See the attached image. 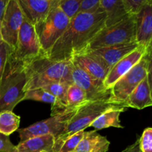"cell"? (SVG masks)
<instances>
[{
	"label": "cell",
	"mask_w": 152,
	"mask_h": 152,
	"mask_svg": "<svg viewBox=\"0 0 152 152\" xmlns=\"http://www.w3.org/2000/svg\"><path fill=\"white\" fill-rule=\"evenodd\" d=\"M20 117L13 111H3L0 112V134L10 136L19 129Z\"/></svg>",
	"instance_id": "obj_22"
},
{
	"label": "cell",
	"mask_w": 152,
	"mask_h": 152,
	"mask_svg": "<svg viewBox=\"0 0 152 152\" xmlns=\"http://www.w3.org/2000/svg\"><path fill=\"white\" fill-rule=\"evenodd\" d=\"M148 0H125L126 8L129 14L135 15Z\"/></svg>",
	"instance_id": "obj_29"
},
{
	"label": "cell",
	"mask_w": 152,
	"mask_h": 152,
	"mask_svg": "<svg viewBox=\"0 0 152 152\" xmlns=\"http://www.w3.org/2000/svg\"><path fill=\"white\" fill-rule=\"evenodd\" d=\"M13 51V49L4 42L0 44V86L10 67Z\"/></svg>",
	"instance_id": "obj_25"
},
{
	"label": "cell",
	"mask_w": 152,
	"mask_h": 152,
	"mask_svg": "<svg viewBox=\"0 0 152 152\" xmlns=\"http://www.w3.org/2000/svg\"><path fill=\"white\" fill-rule=\"evenodd\" d=\"M71 77L73 83L84 91L89 102L114 100L111 89L105 88L103 82L89 75L74 63H73Z\"/></svg>",
	"instance_id": "obj_10"
},
{
	"label": "cell",
	"mask_w": 152,
	"mask_h": 152,
	"mask_svg": "<svg viewBox=\"0 0 152 152\" xmlns=\"http://www.w3.org/2000/svg\"><path fill=\"white\" fill-rule=\"evenodd\" d=\"M3 42V39H2V37H1V29H0V44Z\"/></svg>",
	"instance_id": "obj_34"
},
{
	"label": "cell",
	"mask_w": 152,
	"mask_h": 152,
	"mask_svg": "<svg viewBox=\"0 0 152 152\" xmlns=\"http://www.w3.org/2000/svg\"><path fill=\"white\" fill-rule=\"evenodd\" d=\"M126 111V108H111L97 117L89 127H93L96 130H102L109 127L123 129L120 120V114Z\"/></svg>",
	"instance_id": "obj_21"
},
{
	"label": "cell",
	"mask_w": 152,
	"mask_h": 152,
	"mask_svg": "<svg viewBox=\"0 0 152 152\" xmlns=\"http://www.w3.org/2000/svg\"><path fill=\"white\" fill-rule=\"evenodd\" d=\"M134 41H136V17L135 15L129 14L120 22L101 29L91 40L84 51Z\"/></svg>",
	"instance_id": "obj_5"
},
{
	"label": "cell",
	"mask_w": 152,
	"mask_h": 152,
	"mask_svg": "<svg viewBox=\"0 0 152 152\" xmlns=\"http://www.w3.org/2000/svg\"><path fill=\"white\" fill-rule=\"evenodd\" d=\"M78 109L67 108L65 111L56 115L50 116V118L34 123L28 127L18 129L20 142L36 137L50 134L54 139L62 134L66 129L68 122Z\"/></svg>",
	"instance_id": "obj_8"
},
{
	"label": "cell",
	"mask_w": 152,
	"mask_h": 152,
	"mask_svg": "<svg viewBox=\"0 0 152 152\" xmlns=\"http://www.w3.org/2000/svg\"><path fill=\"white\" fill-rule=\"evenodd\" d=\"M83 1V0H62L59 3L58 6L71 19L79 13Z\"/></svg>",
	"instance_id": "obj_26"
},
{
	"label": "cell",
	"mask_w": 152,
	"mask_h": 152,
	"mask_svg": "<svg viewBox=\"0 0 152 152\" xmlns=\"http://www.w3.org/2000/svg\"><path fill=\"white\" fill-rule=\"evenodd\" d=\"M136 42L140 46L150 48L152 41V0H148L135 14Z\"/></svg>",
	"instance_id": "obj_13"
},
{
	"label": "cell",
	"mask_w": 152,
	"mask_h": 152,
	"mask_svg": "<svg viewBox=\"0 0 152 152\" xmlns=\"http://www.w3.org/2000/svg\"><path fill=\"white\" fill-rule=\"evenodd\" d=\"M0 152H16V145L10 141L9 136L0 134Z\"/></svg>",
	"instance_id": "obj_30"
},
{
	"label": "cell",
	"mask_w": 152,
	"mask_h": 152,
	"mask_svg": "<svg viewBox=\"0 0 152 152\" xmlns=\"http://www.w3.org/2000/svg\"><path fill=\"white\" fill-rule=\"evenodd\" d=\"M8 1L9 0H0V22L2 19V16L4 15V10H5Z\"/></svg>",
	"instance_id": "obj_33"
},
{
	"label": "cell",
	"mask_w": 152,
	"mask_h": 152,
	"mask_svg": "<svg viewBox=\"0 0 152 152\" xmlns=\"http://www.w3.org/2000/svg\"><path fill=\"white\" fill-rule=\"evenodd\" d=\"M138 47L139 45L136 42V41H134L132 42L108 46V47L100 48L88 51L92 52L94 54L99 56L111 68L118 61L136 50Z\"/></svg>",
	"instance_id": "obj_16"
},
{
	"label": "cell",
	"mask_w": 152,
	"mask_h": 152,
	"mask_svg": "<svg viewBox=\"0 0 152 152\" xmlns=\"http://www.w3.org/2000/svg\"><path fill=\"white\" fill-rule=\"evenodd\" d=\"M42 152H46V151H42Z\"/></svg>",
	"instance_id": "obj_35"
},
{
	"label": "cell",
	"mask_w": 152,
	"mask_h": 152,
	"mask_svg": "<svg viewBox=\"0 0 152 152\" xmlns=\"http://www.w3.org/2000/svg\"><path fill=\"white\" fill-rule=\"evenodd\" d=\"M26 77L22 62L11 57L10 65L0 86V112L13 111L23 101Z\"/></svg>",
	"instance_id": "obj_4"
},
{
	"label": "cell",
	"mask_w": 152,
	"mask_h": 152,
	"mask_svg": "<svg viewBox=\"0 0 152 152\" xmlns=\"http://www.w3.org/2000/svg\"><path fill=\"white\" fill-rule=\"evenodd\" d=\"M110 142L106 137L102 136L96 131L85 132L83 139L74 152H107Z\"/></svg>",
	"instance_id": "obj_18"
},
{
	"label": "cell",
	"mask_w": 152,
	"mask_h": 152,
	"mask_svg": "<svg viewBox=\"0 0 152 152\" xmlns=\"http://www.w3.org/2000/svg\"><path fill=\"white\" fill-rule=\"evenodd\" d=\"M149 71H151V50H148L140 62L113 86L111 88L113 99L125 105L128 96Z\"/></svg>",
	"instance_id": "obj_7"
},
{
	"label": "cell",
	"mask_w": 152,
	"mask_h": 152,
	"mask_svg": "<svg viewBox=\"0 0 152 152\" xmlns=\"http://www.w3.org/2000/svg\"><path fill=\"white\" fill-rule=\"evenodd\" d=\"M23 20L24 16L17 0H9L0 22V29L3 42L13 50L16 47L18 34Z\"/></svg>",
	"instance_id": "obj_11"
},
{
	"label": "cell",
	"mask_w": 152,
	"mask_h": 152,
	"mask_svg": "<svg viewBox=\"0 0 152 152\" xmlns=\"http://www.w3.org/2000/svg\"><path fill=\"white\" fill-rule=\"evenodd\" d=\"M99 7L106 14L105 27L111 26L129 15L125 0H100Z\"/></svg>",
	"instance_id": "obj_19"
},
{
	"label": "cell",
	"mask_w": 152,
	"mask_h": 152,
	"mask_svg": "<svg viewBox=\"0 0 152 152\" xmlns=\"http://www.w3.org/2000/svg\"><path fill=\"white\" fill-rule=\"evenodd\" d=\"M150 48L140 46L126 56L120 59L115 65L110 68L106 77L103 81L104 87L106 89H111L114 84L126 74H127L135 65L140 62L142 56Z\"/></svg>",
	"instance_id": "obj_12"
},
{
	"label": "cell",
	"mask_w": 152,
	"mask_h": 152,
	"mask_svg": "<svg viewBox=\"0 0 152 152\" xmlns=\"http://www.w3.org/2000/svg\"><path fill=\"white\" fill-rule=\"evenodd\" d=\"M105 20L106 14L100 7L93 11L79 12L45 56L54 62L71 61L86 50L91 40L105 27Z\"/></svg>",
	"instance_id": "obj_1"
},
{
	"label": "cell",
	"mask_w": 152,
	"mask_h": 152,
	"mask_svg": "<svg viewBox=\"0 0 152 152\" xmlns=\"http://www.w3.org/2000/svg\"><path fill=\"white\" fill-rule=\"evenodd\" d=\"M42 53L44 52L42 50L35 26L24 17L12 54L13 59L21 62H28Z\"/></svg>",
	"instance_id": "obj_9"
},
{
	"label": "cell",
	"mask_w": 152,
	"mask_h": 152,
	"mask_svg": "<svg viewBox=\"0 0 152 152\" xmlns=\"http://www.w3.org/2000/svg\"><path fill=\"white\" fill-rule=\"evenodd\" d=\"M26 77L25 91L44 87L54 82H64L73 84L71 61L54 62L45 56V53L22 62Z\"/></svg>",
	"instance_id": "obj_2"
},
{
	"label": "cell",
	"mask_w": 152,
	"mask_h": 152,
	"mask_svg": "<svg viewBox=\"0 0 152 152\" xmlns=\"http://www.w3.org/2000/svg\"><path fill=\"white\" fill-rule=\"evenodd\" d=\"M151 105V83H149L147 76L128 96L125 105L126 108L141 110Z\"/></svg>",
	"instance_id": "obj_17"
},
{
	"label": "cell",
	"mask_w": 152,
	"mask_h": 152,
	"mask_svg": "<svg viewBox=\"0 0 152 152\" xmlns=\"http://www.w3.org/2000/svg\"><path fill=\"white\" fill-rule=\"evenodd\" d=\"M88 102L83 89L74 83L68 86L67 91V108L79 109Z\"/></svg>",
	"instance_id": "obj_23"
},
{
	"label": "cell",
	"mask_w": 152,
	"mask_h": 152,
	"mask_svg": "<svg viewBox=\"0 0 152 152\" xmlns=\"http://www.w3.org/2000/svg\"><path fill=\"white\" fill-rule=\"evenodd\" d=\"M71 62L78 65L89 75L102 82L110 70L108 65L99 56L91 51H83L75 55Z\"/></svg>",
	"instance_id": "obj_14"
},
{
	"label": "cell",
	"mask_w": 152,
	"mask_h": 152,
	"mask_svg": "<svg viewBox=\"0 0 152 152\" xmlns=\"http://www.w3.org/2000/svg\"><path fill=\"white\" fill-rule=\"evenodd\" d=\"M23 100H34L37 101V102L50 103L51 105H54L57 102L54 96H53L41 88L26 91L25 92Z\"/></svg>",
	"instance_id": "obj_24"
},
{
	"label": "cell",
	"mask_w": 152,
	"mask_h": 152,
	"mask_svg": "<svg viewBox=\"0 0 152 152\" xmlns=\"http://www.w3.org/2000/svg\"><path fill=\"white\" fill-rule=\"evenodd\" d=\"M54 137L48 134L30 138L16 145V152H53Z\"/></svg>",
	"instance_id": "obj_20"
},
{
	"label": "cell",
	"mask_w": 152,
	"mask_h": 152,
	"mask_svg": "<svg viewBox=\"0 0 152 152\" xmlns=\"http://www.w3.org/2000/svg\"><path fill=\"white\" fill-rule=\"evenodd\" d=\"M71 19L59 7L50 9L45 19L35 26L42 50L47 53L68 28Z\"/></svg>",
	"instance_id": "obj_6"
},
{
	"label": "cell",
	"mask_w": 152,
	"mask_h": 152,
	"mask_svg": "<svg viewBox=\"0 0 152 152\" xmlns=\"http://www.w3.org/2000/svg\"><path fill=\"white\" fill-rule=\"evenodd\" d=\"M24 17L36 26L42 22L50 10V0H17Z\"/></svg>",
	"instance_id": "obj_15"
},
{
	"label": "cell",
	"mask_w": 152,
	"mask_h": 152,
	"mask_svg": "<svg viewBox=\"0 0 152 152\" xmlns=\"http://www.w3.org/2000/svg\"><path fill=\"white\" fill-rule=\"evenodd\" d=\"M126 108L124 103L115 100L88 102L79 108L68 122L63 133L54 139L53 152H58L63 142L80 131L85 130L99 116L111 108Z\"/></svg>",
	"instance_id": "obj_3"
},
{
	"label": "cell",
	"mask_w": 152,
	"mask_h": 152,
	"mask_svg": "<svg viewBox=\"0 0 152 152\" xmlns=\"http://www.w3.org/2000/svg\"><path fill=\"white\" fill-rule=\"evenodd\" d=\"M100 0H83L79 12H88L96 10L99 7Z\"/></svg>",
	"instance_id": "obj_31"
},
{
	"label": "cell",
	"mask_w": 152,
	"mask_h": 152,
	"mask_svg": "<svg viewBox=\"0 0 152 152\" xmlns=\"http://www.w3.org/2000/svg\"><path fill=\"white\" fill-rule=\"evenodd\" d=\"M84 132V130L80 131L68 137L63 142L58 152H74L81 140L83 139Z\"/></svg>",
	"instance_id": "obj_27"
},
{
	"label": "cell",
	"mask_w": 152,
	"mask_h": 152,
	"mask_svg": "<svg viewBox=\"0 0 152 152\" xmlns=\"http://www.w3.org/2000/svg\"><path fill=\"white\" fill-rule=\"evenodd\" d=\"M139 140V145L141 152H152V129H145Z\"/></svg>",
	"instance_id": "obj_28"
},
{
	"label": "cell",
	"mask_w": 152,
	"mask_h": 152,
	"mask_svg": "<svg viewBox=\"0 0 152 152\" xmlns=\"http://www.w3.org/2000/svg\"><path fill=\"white\" fill-rule=\"evenodd\" d=\"M122 152H141L139 145V140H137L133 144L126 147Z\"/></svg>",
	"instance_id": "obj_32"
}]
</instances>
